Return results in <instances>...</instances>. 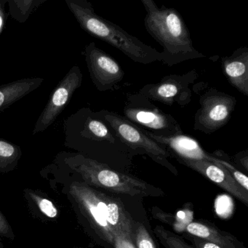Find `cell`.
Listing matches in <instances>:
<instances>
[{"instance_id":"1","label":"cell","mask_w":248,"mask_h":248,"mask_svg":"<svg viewBox=\"0 0 248 248\" xmlns=\"http://www.w3.org/2000/svg\"><path fill=\"white\" fill-rule=\"evenodd\" d=\"M59 184L79 224L98 245L114 248L117 232H124L132 237L135 220L120 199L79 181Z\"/></svg>"},{"instance_id":"2","label":"cell","mask_w":248,"mask_h":248,"mask_svg":"<svg viewBox=\"0 0 248 248\" xmlns=\"http://www.w3.org/2000/svg\"><path fill=\"white\" fill-rule=\"evenodd\" d=\"M43 177L51 176L55 184L75 181L95 188L131 197H161L165 193L139 178L111 169L100 162L79 153L62 152L53 162L41 171Z\"/></svg>"},{"instance_id":"3","label":"cell","mask_w":248,"mask_h":248,"mask_svg":"<svg viewBox=\"0 0 248 248\" xmlns=\"http://www.w3.org/2000/svg\"><path fill=\"white\" fill-rule=\"evenodd\" d=\"M146 10L144 26L147 32L163 47L160 62L172 66L205 56L193 46L189 31L180 13L174 8H159L153 0H141Z\"/></svg>"},{"instance_id":"4","label":"cell","mask_w":248,"mask_h":248,"mask_svg":"<svg viewBox=\"0 0 248 248\" xmlns=\"http://www.w3.org/2000/svg\"><path fill=\"white\" fill-rule=\"evenodd\" d=\"M66 3L81 28L90 35L108 43L136 63L148 65L160 62V52L99 16L87 0H66Z\"/></svg>"},{"instance_id":"5","label":"cell","mask_w":248,"mask_h":248,"mask_svg":"<svg viewBox=\"0 0 248 248\" xmlns=\"http://www.w3.org/2000/svg\"><path fill=\"white\" fill-rule=\"evenodd\" d=\"M95 114L105 123L114 136L126 146L147 155L152 160L165 167L174 175H178L176 168L168 160V158L172 157V154L165 146L147 136L143 128L113 111L101 110Z\"/></svg>"},{"instance_id":"6","label":"cell","mask_w":248,"mask_h":248,"mask_svg":"<svg viewBox=\"0 0 248 248\" xmlns=\"http://www.w3.org/2000/svg\"><path fill=\"white\" fill-rule=\"evenodd\" d=\"M123 113L127 120L156 136L184 134L181 124L172 115L155 107L139 94L128 97Z\"/></svg>"},{"instance_id":"7","label":"cell","mask_w":248,"mask_h":248,"mask_svg":"<svg viewBox=\"0 0 248 248\" xmlns=\"http://www.w3.org/2000/svg\"><path fill=\"white\" fill-rule=\"evenodd\" d=\"M233 95L210 88L199 99L200 108L194 115V130L210 135L224 127L236 105Z\"/></svg>"},{"instance_id":"8","label":"cell","mask_w":248,"mask_h":248,"mask_svg":"<svg viewBox=\"0 0 248 248\" xmlns=\"http://www.w3.org/2000/svg\"><path fill=\"white\" fill-rule=\"evenodd\" d=\"M198 78L195 69L184 75H170L164 77L159 82L148 84L139 90L138 94L149 101H156L165 105L178 104L186 107L192 98L191 85Z\"/></svg>"},{"instance_id":"9","label":"cell","mask_w":248,"mask_h":248,"mask_svg":"<svg viewBox=\"0 0 248 248\" xmlns=\"http://www.w3.org/2000/svg\"><path fill=\"white\" fill-rule=\"evenodd\" d=\"M93 83L101 92L114 90L124 79L120 63L96 46L94 42L87 45L82 52Z\"/></svg>"},{"instance_id":"10","label":"cell","mask_w":248,"mask_h":248,"mask_svg":"<svg viewBox=\"0 0 248 248\" xmlns=\"http://www.w3.org/2000/svg\"><path fill=\"white\" fill-rule=\"evenodd\" d=\"M82 72L79 66H72L53 90L48 102L46 104L38 120L36 122L33 135L43 133L53 124L66 108L75 91L82 83Z\"/></svg>"},{"instance_id":"11","label":"cell","mask_w":248,"mask_h":248,"mask_svg":"<svg viewBox=\"0 0 248 248\" xmlns=\"http://www.w3.org/2000/svg\"><path fill=\"white\" fill-rule=\"evenodd\" d=\"M179 163L199 172L207 179L248 205V191H245L234 181L232 175L220 163L214 164L206 160H193L177 157Z\"/></svg>"},{"instance_id":"12","label":"cell","mask_w":248,"mask_h":248,"mask_svg":"<svg viewBox=\"0 0 248 248\" xmlns=\"http://www.w3.org/2000/svg\"><path fill=\"white\" fill-rule=\"evenodd\" d=\"M145 133L151 139L172 151V156L193 160H206L214 164L223 163V160L215 157L207 153L200 146L196 139L184 134L173 136H156L144 130Z\"/></svg>"},{"instance_id":"13","label":"cell","mask_w":248,"mask_h":248,"mask_svg":"<svg viewBox=\"0 0 248 248\" xmlns=\"http://www.w3.org/2000/svg\"><path fill=\"white\" fill-rule=\"evenodd\" d=\"M221 68L229 83L248 96V47H240L232 56L222 58Z\"/></svg>"},{"instance_id":"14","label":"cell","mask_w":248,"mask_h":248,"mask_svg":"<svg viewBox=\"0 0 248 248\" xmlns=\"http://www.w3.org/2000/svg\"><path fill=\"white\" fill-rule=\"evenodd\" d=\"M186 233L208 242L216 244L223 248H247L243 242L232 233L218 229L214 223L205 220L191 222L186 227Z\"/></svg>"},{"instance_id":"15","label":"cell","mask_w":248,"mask_h":248,"mask_svg":"<svg viewBox=\"0 0 248 248\" xmlns=\"http://www.w3.org/2000/svg\"><path fill=\"white\" fill-rule=\"evenodd\" d=\"M43 82L41 78H25L0 85V112L37 90Z\"/></svg>"},{"instance_id":"16","label":"cell","mask_w":248,"mask_h":248,"mask_svg":"<svg viewBox=\"0 0 248 248\" xmlns=\"http://www.w3.org/2000/svg\"><path fill=\"white\" fill-rule=\"evenodd\" d=\"M24 197L29 207L36 217L47 221H56L60 216V211L52 200L38 190L25 188Z\"/></svg>"},{"instance_id":"17","label":"cell","mask_w":248,"mask_h":248,"mask_svg":"<svg viewBox=\"0 0 248 248\" xmlns=\"http://www.w3.org/2000/svg\"><path fill=\"white\" fill-rule=\"evenodd\" d=\"M22 156L21 147L0 139V173L12 172L18 167Z\"/></svg>"},{"instance_id":"18","label":"cell","mask_w":248,"mask_h":248,"mask_svg":"<svg viewBox=\"0 0 248 248\" xmlns=\"http://www.w3.org/2000/svg\"><path fill=\"white\" fill-rule=\"evenodd\" d=\"M47 0H8L11 18L20 24H24L30 16Z\"/></svg>"},{"instance_id":"19","label":"cell","mask_w":248,"mask_h":248,"mask_svg":"<svg viewBox=\"0 0 248 248\" xmlns=\"http://www.w3.org/2000/svg\"><path fill=\"white\" fill-rule=\"evenodd\" d=\"M155 236L165 248H194L188 245L182 236L170 232L160 225L155 226L154 229Z\"/></svg>"},{"instance_id":"20","label":"cell","mask_w":248,"mask_h":248,"mask_svg":"<svg viewBox=\"0 0 248 248\" xmlns=\"http://www.w3.org/2000/svg\"><path fill=\"white\" fill-rule=\"evenodd\" d=\"M132 239L136 248H156L152 235L145 225L140 222L135 220Z\"/></svg>"},{"instance_id":"21","label":"cell","mask_w":248,"mask_h":248,"mask_svg":"<svg viewBox=\"0 0 248 248\" xmlns=\"http://www.w3.org/2000/svg\"><path fill=\"white\" fill-rule=\"evenodd\" d=\"M225 169L232 175L234 181L246 191H248V178L243 172L236 169L232 163L227 161H224L222 164Z\"/></svg>"},{"instance_id":"22","label":"cell","mask_w":248,"mask_h":248,"mask_svg":"<svg viewBox=\"0 0 248 248\" xmlns=\"http://www.w3.org/2000/svg\"><path fill=\"white\" fill-rule=\"evenodd\" d=\"M114 248H136L131 236L124 232L114 233Z\"/></svg>"},{"instance_id":"23","label":"cell","mask_w":248,"mask_h":248,"mask_svg":"<svg viewBox=\"0 0 248 248\" xmlns=\"http://www.w3.org/2000/svg\"><path fill=\"white\" fill-rule=\"evenodd\" d=\"M0 236L12 241L14 240L16 237L14 229L11 227L8 219L4 216L1 210H0Z\"/></svg>"},{"instance_id":"24","label":"cell","mask_w":248,"mask_h":248,"mask_svg":"<svg viewBox=\"0 0 248 248\" xmlns=\"http://www.w3.org/2000/svg\"><path fill=\"white\" fill-rule=\"evenodd\" d=\"M182 237L190 241L194 248H223L213 242H208V241L192 236V235L188 234L187 233H184V236Z\"/></svg>"},{"instance_id":"25","label":"cell","mask_w":248,"mask_h":248,"mask_svg":"<svg viewBox=\"0 0 248 248\" xmlns=\"http://www.w3.org/2000/svg\"><path fill=\"white\" fill-rule=\"evenodd\" d=\"M7 3H8V0H0V35L2 34L8 18V14L5 11V5Z\"/></svg>"},{"instance_id":"26","label":"cell","mask_w":248,"mask_h":248,"mask_svg":"<svg viewBox=\"0 0 248 248\" xmlns=\"http://www.w3.org/2000/svg\"><path fill=\"white\" fill-rule=\"evenodd\" d=\"M0 248H5V247H4L3 242H2V240L1 238H0Z\"/></svg>"}]
</instances>
